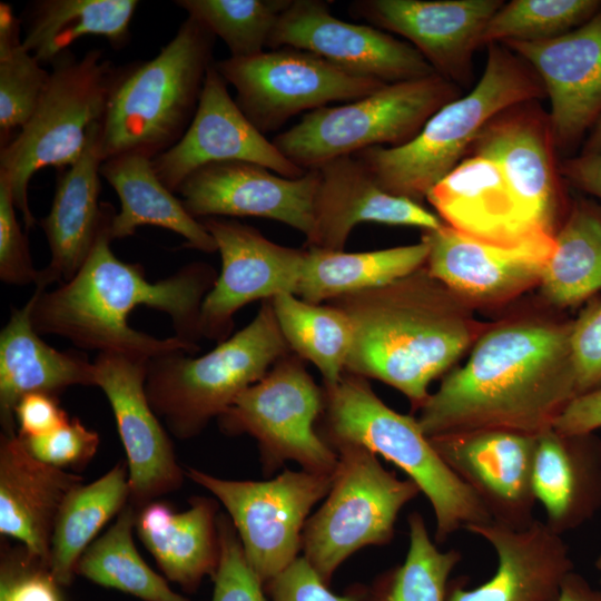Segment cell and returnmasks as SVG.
<instances>
[{
  "mask_svg": "<svg viewBox=\"0 0 601 601\" xmlns=\"http://www.w3.org/2000/svg\"><path fill=\"white\" fill-rule=\"evenodd\" d=\"M106 216L88 258L68 282L31 295V319L40 334L65 337L82 349L119 352L148 358L184 351L196 353L203 302L217 272L193 262L157 282L139 263H126L111 249Z\"/></svg>",
  "mask_w": 601,
  "mask_h": 601,
  "instance_id": "cell-1",
  "label": "cell"
},
{
  "mask_svg": "<svg viewBox=\"0 0 601 601\" xmlns=\"http://www.w3.org/2000/svg\"><path fill=\"white\" fill-rule=\"evenodd\" d=\"M572 321L521 317L487 328L466 363L451 371L418 410L427 437L479 431L531 436L553 427L578 396Z\"/></svg>",
  "mask_w": 601,
  "mask_h": 601,
  "instance_id": "cell-2",
  "label": "cell"
},
{
  "mask_svg": "<svg viewBox=\"0 0 601 601\" xmlns=\"http://www.w3.org/2000/svg\"><path fill=\"white\" fill-rule=\"evenodd\" d=\"M327 303L344 312L353 327L345 372L394 387L413 411L431 394V382L487 328L425 265L390 284Z\"/></svg>",
  "mask_w": 601,
  "mask_h": 601,
  "instance_id": "cell-3",
  "label": "cell"
},
{
  "mask_svg": "<svg viewBox=\"0 0 601 601\" xmlns=\"http://www.w3.org/2000/svg\"><path fill=\"white\" fill-rule=\"evenodd\" d=\"M484 71L465 96L441 107L410 141L375 146L354 156L385 191L416 203L467 155L491 119L503 110L545 96L535 71L502 43L487 46Z\"/></svg>",
  "mask_w": 601,
  "mask_h": 601,
  "instance_id": "cell-4",
  "label": "cell"
},
{
  "mask_svg": "<svg viewBox=\"0 0 601 601\" xmlns=\"http://www.w3.org/2000/svg\"><path fill=\"white\" fill-rule=\"evenodd\" d=\"M322 388L319 436L333 450L345 443L364 446L406 473L432 506L437 544L461 529L492 521L473 491L435 451L417 418L387 406L367 378L344 372L336 384Z\"/></svg>",
  "mask_w": 601,
  "mask_h": 601,
  "instance_id": "cell-5",
  "label": "cell"
},
{
  "mask_svg": "<svg viewBox=\"0 0 601 601\" xmlns=\"http://www.w3.org/2000/svg\"><path fill=\"white\" fill-rule=\"evenodd\" d=\"M215 40L207 27L188 16L157 56L126 66L101 122L102 161L122 154L152 159L183 138L215 62Z\"/></svg>",
  "mask_w": 601,
  "mask_h": 601,
  "instance_id": "cell-6",
  "label": "cell"
},
{
  "mask_svg": "<svg viewBox=\"0 0 601 601\" xmlns=\"http://www.w3.org/2000/svg\"><path fill=\"white\" fill-rule=\"evenodd\" d=\"M290 349L270 299L249 324L199 357L177 351L151 357L145 390L167 430L179 440L200 434Z\"/></svg>",
  "mask_w": 601,
  "mask_h": 601,
  "instance_id": "cell-7",
  "label": "cell"
},
{
  "mask_svg": "<svg viewBox=\"0 0 601 601\" xmlns=\"http://www.w3.org/2000/svg\"><path fill=\"white\" fill-rule=\"evenodd\" d=\"M51 65L33 115L0 149V174L9 180L27 230L36 224L28 198L30 179L39 169H66L80 158L91 128L104 120L126 68L105 58L99 49L89 50L80 59L67 51Z\"/></svg>",
  "mask_w": 601,
  "mask_h": 601,
  "instance_id": "cell-8",
  "label": "cell"
},
{
  "mask_svg": "<svg viewBox=\"0 0 601 601\" xmlns=\"http://www.w3.org/2000/svg\"><path fill=\"white\" fill-rule=\"evenodd\" d=\"M459 97L457 86L436 73L387 83L363 98L306 112L273 142L293 164L313 170L371 147L410 141L434 112Z\"/></svg>",
  "mask_w": 601,
  "mask_h": 601,
  "instance_id": "cell-9",
  "label": "cell"
},
{
  "mask_svg": "<svg viewBox=\"0 0 601 601\" xmlns=\"http://www.w3.org/2000/svg\"><path fill=\"white\" fill-rule=\"evenodd\" d=\"M338 463L325 502L306 521L303 556L329 584L338 566L368 545L391 542L401 510L421 491L411 479L400 480L368 449L336 446Z\"/></svg>",
  "mask_w": 601,
  "mask_h": 601,
  "instance_id": "cell-10",
  "label": "cell"
},
{
  "mask_svg": "<svg viewBox=\"0 0 601 601\" xmlns=\"http://www.w3.org/2000/svg\"><path fill=\"white\" fill-rule=\"evenodd\" d=\"M303 361L293 352L280 357L217 418L226 435L247 434L256 440L265 475L286 461L318 474H333L338 463L337 453L316 431L323 388Z\"/></svg>",
  "mask_w": 601,
  "mask_h": 601,
  "instance_id": "cell-11",
  "label": "cell"
},
{
  "mask_svg": "<svg viewBox=\"0 0 601 601\" xmlns=\"http://www.w3.org/2000/svg\"><path fill=\"white\" fill-rule=\"evenodd\" d=\"M186 477L227 510L248 562L265 584L298 558L313 506L326 497L333 474L285 470L266 481H233L194 467Z\"/></svg>",
  "mask_w": 601,
  "mask_h": 601,
  "instance_id": "cell-12",
  "label": "cell"
},
{
  "mask_svg": "<svg viewBox=\"0 0 601 601\" xmlns=\"http://www.w3.org/2000/svg\"><path fill=\"white\" fill-rule=\"evenodd\" d=\"M215 67L234 87L239 109L264 135L302 111L353 101L387 85L293 47L229 57L215 61Z\"/></svg>",
  "mask_w": 601,
  "mask_h": 601,
  "instance_id": "cell-13",
  "label": "cell"
},
{
  "mask_svg": "<svg viewBox=\"0 0 601 601\" xmlns=\"http://www.w3.org/2000/svg\"><path fill=\"white\" fill-rule=\"evenodd\" d=\"M213 236L221 269L200 312L201 337L220 343L230 336L234 315L243 306L279 294H296L304 248H290L266 238L236 219H199Z\"/></svg>",
  "mask_w": 601,
  "mask_h": 601,
  "instance_id": "cell-14",
  "label": "cell"
},
{
  "mask_svg": "<svg viewBox=\"0 0 601 601\" xmlns=\"http://www.w3.org/2000/svg\"><path fill=\"white\" fill-rule=\"evenodd\" d=\"M149 359L102 352L93 361L95 386L110 404L126 451L129 504L136 510L178 490L186 477L173 442L146 394Z\"/></svg>",
  "mask_w": 601,
  "mask_h": 601,
  "instance_id": "cell-15",
  "label": "cell"
},
{
  "mask_svg": "<svg viewBox=\"0 0 601 601\" xmlns=\"http://www.w3.org/2000/svg\"><path fill=\"white\" fill-rule=\"evenodd\" d=\"M293 47L315 53L352 72L394 83L435 71L407 41L372 24L341 20L321 0H290L267 48Z\"/></svg>",
  "mask_w": 601,
  "mask_h": 601,
  "instance_id": "cell-16",
  "label": "cell"
},
{
  "mask_svg": "<svg viewBox=\"0 0 601 601\" xmlns=\"http://www.w3.org/2000/svg\"><path fill=\"white\" fill-rule=\"evenodd\" d=\"M318 171L286 178L257 164L231 160L205 165L193 171L177 193L191 216H255L286 224L303 233L314 231V199Z\"/></svg>",
  "mask_w": 601,
  "mask_h": 601,
  "instance_id": "cell-17",
  "label": "cell"
},
{
  "mask_svg": "<svg viewBox=\"0 0 601 601\" xmlns=\"http://www.w3.org/2000/svg\"><path fill=\"white\" fill-rule=\"evenodd\" d=\"M227 85L214 62L187 131L175 146L152 158L157 176L171 191L177 193L196 169L218 161L253 162L286 178H298L306 173L247 119Z\"/></svg>",
  "mask_w": 601,
  "mask_h": 601,
  "instance_id": "cell-18",
  "label": "cell"
},
{
  "mask_svg": "<svg viewBox=\"0 0 601 601\" xmlns=\"http://www.w3.org/2000/svg\"><path fill=\"white\" fill-rule=\"evenodd\" d=\"M500 0H358L352 16L400 35L454 85L473 76V53L483 31L500 9Z\"/></svg>",
  "mask_w": 601,
  "mask_h": 601,
  "instance_id": "cell-19",
  "label": "cell"
},
{
  "mask_svg": "<svg viewBox=\"0 0 601 601\" xmlns=\"http://www.w3.org/2000/svg\"><path fill=\"white\" fill-rule=\"evenodd\" d=\"M502 45L539 76L550 98L548 116L555 149L572 150L601 117V8L559 37Z\"/></svg>",
  "mask_w": 601,
  "mask_h": 601,
  "instance_id": "cell-20",
  "label": "cell"
},
{
  "mask_svg": "<svg viewBox=\"0 0 601 601\" xmlns=\"http://www.w3.org/2000/svg\"><path fill=\"white\" fill-rule=\"evenodd\" d=\"M421 239L428 246V273L472 309L508 303L538 286L555 247L554 238L520 247L495 246L445 224L423 230Z\"/></svg>",
  "mask_w": 601,
  "mask_h": 601,
  "instance_id": "cell-21",
  "label": "cell"
},
{
  "mask_svg": "<svg viewBox=\"0 0 601 601\" xmlns=\"http://www.w3.org/2000/svg\"><path fill=\"white\" fill-rule=\"evenodd\" d=\"M428 439L493 522L520 530L535 520L532 471L536 436L479 431Z\"/></svg>",
  "mask_w": 601,
  "mask_h": 601,
  "instance_id": "cell-22",
  "label": "cell"
},
{
  "mask_svg": "<svg viewBox=\"0 0 601 601\" xmlns=\"http://www.w3.org/2000/svg\"><path fill=\"white\" fill-rule=\"evenodd\" d=\"M442 221L482 243L520 247L554 238L518 196L500 165L470 155L427 194Z\"/></svg>",
  "mask_w": 601,
  "mask_h": 601,
  "instance_id": "cell-23",
  "label": "cell"
},
{
  "mask_svg": "<svg viewBox=\"0 0 601 601\" xmlns=\"http://www.w3.org/2000/svg\"><path fill=\"white\" fill-rule=\"evenodd\" d=\"M535 100L512 106L482 129L467 155L493 159L541 226L555 235L565 206L548 114Z\"/></svg>",
  "mask_w": 601,
  "mask_h": 601,
  "instance_id": "cell-24",
  "label": "cell"
},
{
  "mask_svg": "<svg viewBox=\"0 0 601 601\" xmlns=\"http://www.w3.org/2000/svg\"><path fill=\"white\" fill-rule=\"evenodd\" d=\"M496 555L494 574L466 589V579L450 582L447 601H559L562 584L574 571L568 544L545 522L511 529L496 522L470 525Z\"/></svg>",
  "mask_w": 601,
  "mask_h": 601,
  "instance_id": "cell-25",
  "label": "cell"
},
{
  "mask_svg": "<svg viewBox=\"0 0 601 601\" xmlns=\"http://www.w3.org/2000/svg\"><path fill=\"white\" fill-rule=\"evenodd\" d=\"M314 231L306 247L344 250L353 228L365 221L435 229L444 223L420 203L382 189L353 156L329 160L316 169Z\"/></svg>",
  "mask_w": 601,
  "mask_h": 601,
  "instance_id": "cell-26",
  "label": "cell"
},
{
  "mask_svg": "<svg viewBox=\"0 0 601 601\" xmlns=\"http://www.w3.org/2000/svg\"><path fill=\"white\" fill-rule=\"evenodd\" d=\"M83 477L35 457L18 434L0 436V533L49 564L60 508Z\"/></svg>",
  "mask_w": 601,
  "mask_h": 601,
  "instance_id": "cell-27",
  "label": "cell"
},
{
  "mask_svg": "<svg viewBox=\"0 0 601 601\" xmlns=\"http://www.w3.org/2000/svg\"><path fill=\"white\" fill-rule=\"evenodd\" d=\"M101 122L91 128L80 158L59 175L50 210L40 220L50 260L40 269L36 287L47 289L53 283L70 280L88 258L102 227L107 203H99Z\"/></svg>",
  "mask_w": 601,
  "mask_h": 601,
  "instance_id": "cell-28",
  "label": "cell"
},
{
  "mask_svg": "<svg viewBox=\"0 0 601 601\" xmlns=\"http://www.w3.org/2000/svg\"><path fill=\"white\" fill-rule=\"evenodd\" d=\"M31 297L12 307L0 332V421L2 433L17 434L14 410L29 393L58 396L75 385L95 386V367L83 354L48 345L35 329Z\"/></svg>",
  "mask_w": 601,
  "mask_h": 601,
  "instance_id": "cell-29",
  "label": "cell"
},
{
  "mask_svg": "<svg viewBox=\"0 0 601 601\" xmlns=\"http://www.w3.org/2000/svg\"><path fill=\"white\" fill-rule=\"evenodd\" d=\"M545 523L559 534L574 530L601 508V442L591 434L536 436L532 471Z\"/></svg>",
  "mask_w": 601,
  "mask_h": 601,
  "instance_id": "cell-30",
  "label": "cell"
},
{
  "mask_svg": "<svg viewBox=\"0 0 601 601\" xmlns=\"http://www.w3.org/2000/svg\"><path fill=\"white\" fill-rule=\"evenodd\" d=\"M188 503L183 512L158 500L144 505L136 511L135 531L166 579L194 593L218 564L219 505L206 496H191Z\"/></svg>",
  "mask_w": 601,
  "mask_h": 601,
  "instance_id": "cell-31",
  "label": "cell"
},
{
  "mask_svg": "<svg viewBox=\"0 0 601 601\" xmlns=\"http://www.w3.org/2000/svg\"><path fill=\"white\" fill-rule=\"evenodd\" d=\"M100 176L115 189L120 210L109 224L112 240L135 235L138 227L150 225L171 230L194 249L217 250L213 236L201 221L189 214L180 198L157 176L152 159L139 154H122L102 161Z\"/></svg>",
  "mask_w": 601,
  "mask_h": 601,
  "instance_id": "cell-32",
  "label": "cell"
},
{
  "mask_svg": "<svg viewBox=\"0 0 601 601\" xmlns=\"http://www.w3.org/2000/svg\"><path fill=\"white\" fill-rule=\"evenodd\" d=\"M136 0H40L24 18V48L40 62L52 63L83 36L104 37L116 49L130 40Z\"/></svg>",
  "mask_w": 601,
  "mask_h": 601,
  "instance_id": "cell-33",
  "label": "cell"
},
{
  "mask_svg": "<svg viewBox=\"0 0 601 601\" xmlns=\"http://www.w3.org/2000/svg\"><path fill=\"white\" fill-rule=\"evenodd\" d=\"M427 244L347 253L305 246L296 296L314 304L390 284L426 263Z\"/></svg>",
  "mask_w": 601,
  "mask_h": 601,
  "instance_id": "cell-34",
  "label": "cell"
},
{
  "mask_svg": "<svg viewBox=\"0 0 601 601\" xmlns=\"http://www.w3.org/2000/svg\"><path fill=\"white\" fill-rule=\"evenodd\" d=\"M554 240V252L538 285L542 297L558 308L593 298L601 290V208L575 200Z\"/></svg>",
  "mask_w": 601,
  "mask_h": 601,
  "instance_id": "cell-35",
  "label": "cell"
},
{
  "mask_svg": "<svg viewBox=\"0 0 601 601\" xmlns=\"http://www.w3.org/2000/svg\"><path fill=\"white\" fill-rule=\"evenodd\" d=\"M129 503L127 462L73 489L58 513L50 548L49 566L62 587H69L76 566L96 535Z\"/></svg>",
  "mask_w": 601,
  "mask_h": 601,
  "instance_id": "cell-36",
  "label": "cell"
},
{
  "mask_svg": "<svg viewBox=\"0 0 601 601\" xmlns=\"http://www.w3.org/2000/svg\"><path fill=\"white\" fill-rule=\"evenodd\" d=\"M136 511L129 503L124 506L112 525L83 552L76 575L142 601H190L175 592L137 551L132 536Z\"/></svg>",
  "mask_w": 601,
  "mask_h": 601,
  "instance_id": "cell-37",
  "label": "cell"
},
{
  "mask_svg": "<svg viewBox=\"0 0 601 601\" xmlns=\"http://www.w3.org/2000/svg\"><path fill=\"white\" fill-rule=\"evenodd\" d=\"M270 302L290 352L319 370L323 385L336 384L345 372L353 342L346 314L331 304L309 303L294 294H279Z\"/></svg>",
  "mask_w": 601,
  "mask_h": 601,
  "instance_id": "cell-38",
  "label": "cell"
},
{
  "mask_svg": "<svg viewBox=\"0 0 601 601\" xmlns=\"http://www.w3.org/2000/svg\"><path fill=\"white\" fill-rule=\"evenodd\" d=\"M407 523L410 544L404 561L367 585L365 601H447L450 578L462 554L440 550L418 512L411 513Z\"/></svg>",
  "mask_w": 601,
  "mask_h": 601,
  "instance_id": "cell-39",
  "label": "cell"
},
{
  "mask_svg": "<svg viewBox=\"0 0 601 601\" xmlns=\"http://www.w3.org/2000/svg\"><path fill=\"white\" fill-rule=\"evenodd\" d=\"M21 20L0 3V144L8 145L33 115L50 77L24 48Z\"/></svg>",
  "mask_w": 601,
  "mask_h": 601,
  "instance_id": "cell-40",
  "label": "cell"
},
{
  "mask_svg": "<svg viewBox=\"0 0 601 601\" xmlns=\"http://www.w3.org/2000/svg\"><path fill=\"white\" fill-rule=\"evenodd\" d=\"M290 0H176L189 17L220 38L230 57L265 51L280 13Z\"/></svg>",
  "mask_w": 601,
  "mask_h": 601,
  "instance_id": "cell-41",
  "label": "cell"
},
{
  "mask_svg": "<svg viewBox=\"0 0 601 601\" xmlns=\"http://www.w3.org/2000/svg\"><path fill=\"white\" fill-rule=\"evenodd\" d=\"M600 8L598 0H513L492 16L481 46L555 38L585 23Z\"/></svg>",
  "mask_w": 601,
  "mask_h": 601,
  "instance_id": "cell-42",
  "label": "cell"
},
{
  "mask_svg": "<svg viewBox=\"0 0 601 601\" xmlns=\"http://www.w3.org/2000/svg\"><path fill=\"white\" fill-rule=\"evenodd\" d=\"M219 558L211 601H266L264 583L248 562L239 535L224 513L217 519Z\"/></svg>",
  "mask_w": 601,
  "mask_h": 601,
  "instance_id": "cell-43",
  "label": "cell"
},
{
  "mask_svg": "<svg viewBox=\"0 0 601 601\" xmlns=\"http://www.w3.org/2000/svg\"><path fill=\"white\" fill-rule=\"evenodd\" d=\"M48 563L23 545L1 548L0 601H65Z\"/></svg>",
  "mask_w": 601,
  "mask_h": 601,
  "instance_id": "cell-44",
  "label": "cell"
},
{
  "mask_svg": "<svg viewBox=\"0 0 601 601\" xmlns=\"http://www.w3.org/2000/svg\"><path fill=\"white\" fill-rule=\"evenodd\" d=\"M38 460L66 470H82L93 459L99 435L79 418L72 417L59 428L42 436L20 439Z\"/></svg>",
  "mask_w": 601,
  "mask_h": 601,
  "instance_id": "cell-45",
  "label": "cell"
},
{
  "mask_svg": "<svg viewBox=\"0 0 601 601\" xmlns=\"http://www.w3.org/2000/svg\"><path fill=\"white\" fill-rule=\"evenodd\" d=\"M16 209L9 180L0 174V278L10 285H37L40 270L33 265Z\"/></svg>",
  "mask_w": 601,
  "mask_h": 601,
  "instance_id": "cell-46",
  "label": "cell"
},
{
  "mask_svg": "<svg viewBox=\"0 0 601 601\" xmlns=\"http://www.w3.org/2000/svg\"><path fill=\"white\" fill-rule=\"evenodd\" d=\"M570 349L578 396L601 387L600 298H591L572 319Z\"/></svg>",
  "mask_w": 601,
  "mask_h": 601,
  "instance_id": "cell-47",
  "label": "cell"
},
{
  "mask_svg": "<svg viewBox=\"0 0 601 601\" xmlns=\"http://www.w3.org/2000/svg\"><path fill=\"white\" fill-rule=\"evenodd\" d=\"M264 589L272 601H365L367 585L353 584L341 594L334 593L312 564L298 556Z\"/></svg>",
  "mask_w": 601,
  "mask_h": 601,
  "instance_id": "cell-48",
  "label": "cell"
},
{
  "mask_svg": "<svg viewBox=\"0 0 601 601\" xmlns=\"http://www.w3.org/2000/svg\"><path fill=\"white\" fill-rule=\"evenodd\" d=\"M20 439L42 436L62 426L70 418L59 405L58 396L29 393L22 396L14 410Z\"/></svg>",
  "mask_w": 601,
  "mask_h": 601,
  "instance_id": "cell-49",
  "label": "cell"
},
{
  "mask_svg": "<svg viewBox=\"0 0 601 601\" xmlns=\"http://www.w3.org/2000/svg\"><path fill=\"white\" fill-rule=\"evenodd\" d=\"M552 428L562 435L591 434L601 428V387L573 398Z\"/></svg>",
  "mask_w": 601,
  "mask_h": 601,
  "instance_id": "cell-50",
  "label": "cell"
},
{
  "mask_svg": "<svg viewBox=\"0 0 601 601\" xmlns=\"http://www.w3.org/2000/svg\"><path fill=\"white\" fill-rule=\"evenodd\" d=\"M559 168L561 176L573 187L601 200V154L568 158Z\"/></svg>",
  "mask_w": 601,
  "mask_h": 601,
  "instance_id": "cell-51",
  "label": "cell"
},
{
  "mask_svg": "<svg viewBox=\"0 0 601 601\" xmlns=\"http://www.w3.org/2000/svg\"><path fill=\"white\" fill-rule=\"evenodd\" d=\"M559 601H601V589L592 587L583 575L572 571L562 584Z\"/></svg>",
  "mask_w": 601,
  "mask_h": 601,
  "instance_id": "cell-52",
  "label": "cell"
},
{
  "mask_svg": "<svg viewBox=\"0 0 601 601\" xmlns=\"http://www.w3.org/2000/svg\"><path fill=\"white\" fill-rule=\"evenodd\" d=\"M582 154H601V117L593 126L585 144Z\"/></svg>",
  "mask_w": 601,
  "mask_h": 601,
  "instance_id": "cell-53",
  "label": "cell"
},
{
  "mask_svg": "<svg viewBox=\"0 0 601 601\" xmlns=\"http://www.w3.org/2000/svg\"><path fill=\"white\" fill-rule=\"evenodd\" d=\"M594 565H595L597 571L599 572V581H600V584H601V552L598 555Z\"/></svg>",
  "mask_w": 601,
  "mask_h": 601,
  "instance_id": "cell-54",
  "label": "cell"
}]
</instances>
